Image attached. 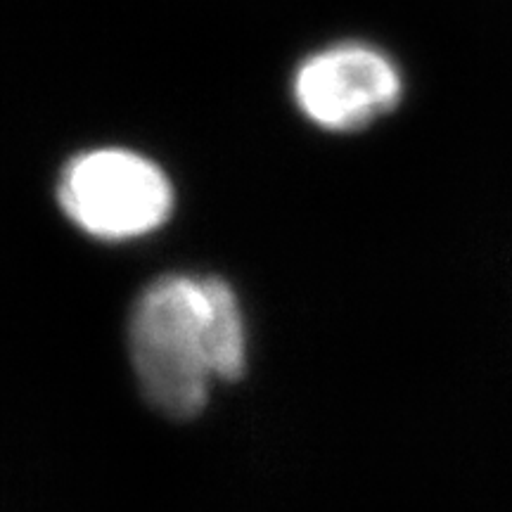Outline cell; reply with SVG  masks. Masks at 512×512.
Listing matches in <instances>:
<instances>
[{"label": "cell", "instance_id": "obj_1", "mask_svg": "<svg viewBox=\"0 0 512 512\" xmlns=\"http://www.w3.org/2000/svg\"><path fill=\"white\" fill-rule=\"evenodd\" d=\"M128 347L145 399L166 418H195L211 382L245 373V316L226 280L164 275L133 304Z\"/></svg>", "mask_w": 512, "mask_h": 512}, {"label": "cell", "instance_id": "obj_2", "mask_svg": "<svg viewBox=\"0 0 512 512\" xmlns=\"http://www.w3.org/2000/svg\"><path fill=\"white\" fill-rule=\"evenodd\" d=\"M57 200L74 226L91 238L126 242L169 221L174 185L152 159L121 147H98L64 166Z\"/></svg>", "mask_w": 512, "mask_h": 512}, {"label": "cell", "instance_id": "obj_3", "mask_svg": "<svg viewBox=\"0 0 512 512\" xmlns=\"http://www.w3.org/2000/svg\"><path fill=\"white\" fill-rule=\"evenodd\" d=\"M292 93L304 117L318 128L349 133L392 112L403 95V79L382 50L349 41L304 60Z\"/></svg>", "mask_w": 512, "mask_h": 512}]
</instances>
